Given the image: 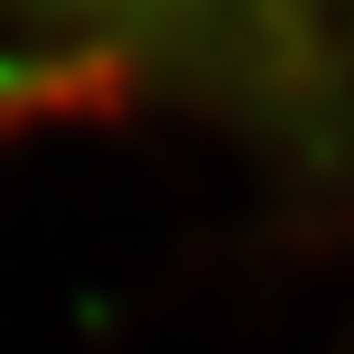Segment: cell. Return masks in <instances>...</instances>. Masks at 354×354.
Wrapping results in <instances>:
<instances>
[{
	"instance_id": "1",
	"label": "cell",
	"mask_w": 354,
	"mask_h": 354,
	"mask_svg": "<svg viewBox=\"0 0 354 354\" xmlns=\"http://www.w3.org/2000/svg\"><path fill=\"white\" fill-rule=\"evenodd\" d=\"M0 112H177L326 168L354 149V0H0Z\"/></svg>"
}]
</instances>
